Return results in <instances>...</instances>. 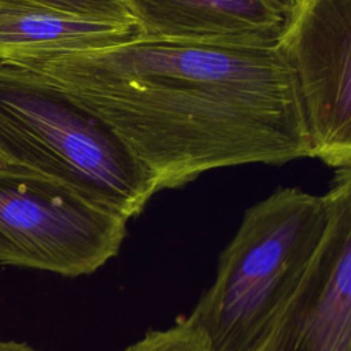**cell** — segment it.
I'll use <instances>...</instances> for the list:
<instances>
[{
	"label": "cell",
	"instance_id": "11",
	"mask_svg": "<svg viewBox=\"0 0 351 351\" xmlns=\"http://www.w3.org/2000/svg\"><path fill=\"white\" fill-rule=\"evenodd\" d=\"M0 173H33V171L21 167L0 151Z\"/></svg>",
	"mask_w": 351,
	"mask_h": 351
},
{
	"label": "cell",
	"instance_id": "7",
	"mask_svg": "<svg viewBox=\"0 0 351 351\" xmlns=\"http://www.w3.org/2000/svg\"><path fill=\"white\" fill-rule=\"evenodd\" d=\"M141 37L225 45H274L291 14L274 0H122Z\"/></svg>",
	"mask_w": 351,
	"mask_h": 351
},
{
	"label": "cell",
	"instance_id": "2",
	"mask_svg": "<svg viewBox=\"0 0 351 351\" xmlns=\"http://www.w3.org/2000/svg\"><path fill=\"white\" fill-rule=\"evenodd\" d=\"M328 199L281 186L250 206L191 311L214 351H262L322 240Z\"/></svg>",
	"mask_w": 351,
	"mask_h": 351
},
{
	"label": "cell",
	"instance_id": "1",
	"mask_svg": "<svg viewBox=\"0 0 351 351\" xmlns=\"http://www.w3.org/2000/svg\"><path fill=\"white\" fill-rule=\"evenodd\" d=\"M0 60L59 88L103 121L158 192L241 165L311 158L280 47L138 38L100 48H10Z\"/></svg>",
	"mask_w": 351,
	"mask_h": 351
},
{
	"label": "cell",
	"instance_id": "10",
	"mask_svg": "<svg viewBox=\"0 0 351 351\" xmlns=\"http://www.w3.org/2000/svg\"><path fill=\"white\" fill-rule=\"evenodd\" d=\"M8 7H44L101 21L136 22L122 0H0V8Z\"/></svg>",
	"mask_w": 351,
	"mask_h": 351
},
{
	"label": "cell",
	"instance_id": "12",
	"mask_svg": "<svg viewBox=\"0 0 351 351\" xmlns=\"http://www.w3.org/2000/svg\"><path fill=\"white\" fill-rule=\"evenodd\" d=\"M0 351H37V350L32 348L25 343H18L12 340H7V341L0 340Z\"/></svg>",
	"mask_w": 351,
	"mask_h": 351
},
{
	"label": "cell",
	"instance_id": "4",
	"mask_svg": "<svg viewBox=\"0 0 351 351\" xmlns=\"http://www.w3.org/2000/svg\"><path fill=\"white\" fill-rule=\"evenodd\" d=\"M128 219L37 173H0V263L92 274L115 258Z\"/></svg>",
	"mask_w": 351,
	"mask_h": 351
},
{
	"label": "cell",
	"instance_id": "13",
	"mask_svg": "<svg viewBox=\"0 0 351 351\" xmlns=\"http://www.w3.org/2000/svg\"><path fill=\"white\" fill-rule=\"evenodd\" d=\"M277 4H280L282 8H285L289 14H292V11L300 4L302 0H274Z\"/></svg>",
	"mask_w": 351,
	"mask_h": 351
},
{
	"label": "cell",
	"instance_id": "3",
	"mask_svg": "<svg viewBox=\"0 0 351 351\" xmlns=\"http://www.w3.org/2000/svg\"><path fill=\"white\" fill-rule=\"evenodd\" d=\"M0 151L130 219L156 182L96 115L36 74L0 60Z\"/></svg>",
	"mask_w": 351,
	"mask_h": 351
},
{
	"label": "cell",
	"instance_id": "5",
	"mask_svg": "<svg viewBox=\"0 0 351 351\" xmlns=\"http://www.w3.org/2000/svg\"><path fill=\"white\" fill-rule=\"evenodd\" d=\"M293 73L311 158L351 167V0H302L278 41Z\"/></svg>",
	"mask_w": 351,
	"mask_h": 351
},
{
	"label": "cell",
	"instance_id": "6",
	"mask_svg": "<svg viewBox=\"0 0 351 351\" xmlns=\"http://www.w3.org/2000/svg\"><path fill=\"white\" fill-rule=\"evenodd\" d=\"M325 196L322 240L262 351H351V167L335 170Z\"/></svg>",
	"mask_w": 351,
	"mask_h": 351
},
{
	"label": "cell",
	"instance_id": "9",
	"mask_svg": "<svg viewBox=\"0 0 351 351\" xmlns=\"http://www.w3.org/2000/svg\"><path fill=\"white\" fill-rule=\"evenodd\" d=\"M123 351H214L206 330L192 318L181 317L166 329L147 332Z\"/></svg>",
	"mask_w": 351,
	"mask_h": 351
},
{
	"label": "cell",
	"instance_id": "8",
	"mask_svg": "<svg viewBox=\"0 0 351 351\" xmlns=\"http://www.w3.org/2000/svg\"><path fill=\"white\" fill-rule=\"evenodd\" d=\"M141 36L137 22L78 16L44 7L0 8V51L10 48L86 49Z\"/></svg>",
	"mask_w": 351,
	"mask_h": 351
}]
</instances>
